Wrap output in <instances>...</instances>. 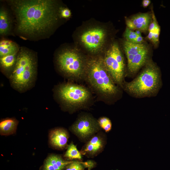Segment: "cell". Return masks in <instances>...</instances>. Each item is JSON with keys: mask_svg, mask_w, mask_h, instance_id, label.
Masks as SVG:
<instances>
[{"mask_svg": "<svg viewBox=\"0 0 170 170\" xmlns=\"http://www.w3.org/2000/svg\"><path fill=\"white\" fill-rule=\"evenodd\" d=\"M14 16L13 34L24 40L49 38L62 18L60 7L54 0L6 1Z\"/></svg>", "mask_w": 170, "mask_h": 170, "instance_id": "6da1fadb", "label": "cell"}, {"mask_svg": "<svg viewBox=\"0 0 170 170\" xmlns=\"http://www.w3.org/2000/svg\"><path fill=\"white\" fill-rule=\"evenodd\" d=\"M99 124L102 129L105 132H108L112 128V123L110 120L106 117H102L98 120Z\"/></svg>", "mask_w": 170, "mask_h": 170, "instance_id": "44dd1931", "label": "cell"}, {"mask_svg": "<svg viewBox=\"0 0 170 170\" xmlns=\"http://www.w3.org/2000/svg\"><path fill=\"white\" fill-rule=\"evenodd\" d=\"M72 162L65 161L60 156L55 155L49 156L45 161L52 165L56 170H62Z\"/></svg>", "mask_w": 170, "mask_h": 170, "instance_id": "ac0fdd59", "label": "cell"}, {"mask_svg": "<svg viewBox=\"0 0 170 170\" xmlns=\"http://www.w3.org/2000/svg\"><path fill=\"white\" fill-rule=\"evenodd\" d=\"M86 168L84 162L73 161L67 166L65 170H84Z\"/></svg>", "mask_w": 170, "mask_h": 170, "instance_id": "7402d4cb", "label": "cell"}, {"mask_svg": "<svg viewBox=\"0 0 170 170\" xmlns=\"http://www.w3.org/2000/svg\"><path fill=\"white\" fill-rule=\"evenodd\" d=\"M135 32L138 36H141V31L139 30H136Z\"/></svg>", "mask_w": 170, "mask_h": 170, "instance_id": "f1b7e54d", "label": "cell"}, {"mask_svg": "<svg viewBox=\"0 0 170 170\" xmlns=\"http://www.w3.org/2000/svg\"><path fill=\"white\" fill-rule=\"evenodd\" d=\"M20 48L16 42L12 40L2 39L0 42V57L18 52Z\"/></svg>", "mask_w": 170, "mask_h": 170, "instance_id": "9a60e30c", "label": "cell"}, {"mask_svg": "<svg viewBox=\"0 0 170 170\" xmlns=\"http://www.w3.org/2000/svg\"><path fill=\"white\" fill-rule=\"evenodd\" d=\"M18 53L1 57L0 63L1 67L5 70H9L13 67L14 68L16 62Z\"/></svg>", "mask_w": 170, "mask_h": 170, "instance_id": "d6986e66", "label": "cell"}, {"mask_svg": "<svg viewBox=\"0 0 170 170\" xmlns=\"http://www.w3.org/2000/svg\"><path fill=\"white\" fill-rule=\"evenodd\" d=\"M143 38L142 36H138L133 43H142L143 41Z\"/></svg>", "mask_w": 170, "mask_h": 170, "instance_id": "4316f807", "label": "cell"}, {"mask_svg": "<svg viewBox=\"0 0 170 170\" xmlns=\"http://www.w3.org/2000/svg\"><path fill=\"white\" fill-rule=\"evenodd\" d=\"M69 134L64 128H55L51 131L49 140L51 144L59 149H63L67 145Z\"/></svg>", "mask_w": 170, "mask_h": 170, "instance_id": "5bb4252c", "label": "cell"}, {"mask_svg": "<svg viewBox=\"0 0 170 170\" xmlns=\"http://www.w3.org/2000/svg\"><path fill=\"white\" fill-rule=\"evenodd\" d=\"M71 13L70 10L67 8L62 7L60 10V15L62 18L67 19L71 15Z\"/></svg>", "mask_w": 170, "mask_h": 170, "instance_id": "cb8c5ba5", "label": "cell"}, {"mask_svg": "<svg viewBox=\"0 0 170 170\" xmlns=\"http://www.w3.org/2000/svg\"><path fill=\"white\" fill-rule=\"evenodd\" d=\"M37 65L36 53L26 47H20L10 76L14 86L19 90L27 88L34 79Z\"/></svg>", "mask_w": 170, "mask_h": 170, "instance_id": "3957f363", "label": "cell"}, {"mask_svg": "<svg viewBox=\"0 0 170 170\" xmlns=\"http://www.w3.org/2000/svg\"><path fill=\"white\" fill-rule=\"evenodd\" d=\"M71 130L79 140L86 142L101 129L98 120L89 114L80 115L71 126Z\"/></svg>", "mask_w": 170, "mask_h": 170, "instance_id": "ba28073f", "label": "cell"}, {"mask_svg": "<svg viewBox=\"0 0 170 170\" xmlns=\"http://www.w3.org/2000/svg\"><path fill=\"white\" fill-rule=\"evenodd\" d=\"M56 60L59 70L67 76L77 80L85 77L87 60L77 50L62 48L56 54Z\"/></svg>", "mask_w": 170, "mask_h": 170, "instance_id": "277c9868", "label": "cell"}, {"mask_svg": "<svg viewBox=\"0 0 170 170\" xmlns=\"http://www.w3.org/2000/svg\"><path fill=\"white\" fill-rule=\"evenodd\" d=\"M17 122L13 119H7L0 123V133L3 135H8L14 132L16 128Z\"/></svg>", "mask_w": 170, "mask_h": 170, "instance_id": "e0dca14e", "label": "cell"}, {"mask_svg": "<svg viewBox=\"0 0 170 170\" xmlns=\"http://www.w3.org/2000/svg\"><path fill=\"white\" fill-rule=\"evenodd\" d=\"M151 1L150 0H144L142 2L143 6L144 8H146L150 4Z\"/></svg>", "mask_w": 170, "mask_h": 170, "instance_id": "83f0119b", "label": "cell"}, {"mask_svg": "<svg viewBox=\"0 0 170 170\" xmlns=\"http://www.w3.org/2000/svg\"><path fill=\"white\" fill-rule=\"evenodd\" d=\"M105 65L115 83L122 84L123 77L124 63L119 46L113 43L102 58Z\"/></svg>", "mask_w": 170, "mask_h": 170, "instance_id": "52a82bcc", "label": "cell"}, {"mask_svg": "<svg viewBox=\"0 0 170 170\" xmlns=\"http://www.w3.org/2000/svg\"><path fill=\"white\" fill-rule=\"evenodd\" d=\"M152 17V21L149 27L147 37L153 43L156 44L159 41L160 29L153 12Z\"/></svg>", "mask_w": 170, "mask_h": 170, "instance_id": "2e32d148", "label": "cell"}, {"mask_svg": "<svg viewBox=\"0 0 170 170\" xmlns=\"http://www.w3.org/2000/svg\"><path fill=\"white\" fill-rule=\"evenodd\" d=\"M151 15L148 13H142L135 15L126 19L127 27L132 30L146 31L150 25Z\"/></svg>", "mask_w": 170, "mask_h": 170, "instance_id": "7c38bea8", "label": "cell"}, {"mask_svg": "<svg viewBox=\"0 0 170 170\" xmlns=\"http://www.w3.org/2000/svg\"><path fill=\"white\" fill-rule=\"evenodd\" d=\"M9 10L3 6L0 8V35L5 36L13 34V19Z\"/></svg>", "mask_w": 170, "mask_h": 170, "instance_id": "4fadbf2b", "label": "cell"}, {"mask_svg": "<svg viewBox=\"0 0 170 170\" xmlns=\"http://www.w3.org/2000/svg\"><path fill=\"white\" fill-rule=\"evenodd\" d=\"M138 36L136 34L135 31L127 27L124 33V37L127 41L133 42Z\"/></svg>", "mask_w": 170, "mask_h": 170, "instance_id": "603a6c76", "label": "cell"}, {"mask_svg": "<svg viewBox=\"0 0 170 170\" xmlns=\"http://www.w3.org/2000/svg\"><path fill=\"white\" fill-rule=\"evenodd\" d=\"M160 80L158 68L153 63H150L136 78L127 83L125 88L128 92L135 96H146L158 89Z\"/></svg>", "mask_w": 170, "mask_h": 170, "instance_id": "5b68a950", "label": "cell"}, {"mask_svg": "<svg viewBox=\"0 0 170 170\" xmlns=\"http://www.w3.org/2000/svg\"><path fill=\"white\" fill-rule=\"evenodd\" d=\"M123 47L128 70L135 73L145 63L148 55V48L142 43H136L127 41L124 42Z\"/></svg>", "mask_w": 170, "mask_h": 170, "instance_id": "9c48e42d", "label": "cell"}, {"mask_svg": "<svg viewBox=\"0 0 170 170\" xmlns=\"http://www.w3.org/2000/svg\"><path fill=\"white\" fill-rule=\"evenodd\" d=\"M44 170H56L52 165L46 162L44 166Z\"/></svg>", "mask_w": 170, "mask_h": 170, "instance_id": "484cf974", "label": "cell"}, {"mask_svg": "<svg viewBox=\"0 0 170 170\" xmlns=\"http://www.w3.org/2000/svg\"><path fill=\"white\" fill-rule=\"evenodd\" d=\"M57 95L61 102L73 110L86 107L92 98L89 90L78 84L67 83L61 85L57 90Z\"/></svg>", "mask_w": 170, "mask_h": 170, "instance_id": "8992f818", "label": "cell"}, {"mask_svg": "<svg viewBox=\"0 0 170 170\" xmlns=\"http://www.w3.org/2000/svg\"><path fill=\"white\" fill-rule=\"evenodd\" d=\"M105 30L100 27L91 28L84 31L80 37L82 45L92 53L99 52L104 47L106 40Z\"/></svg>", "mask_w": 170, "mask_h": 170, "instance_id": "30bf717a", "label": "cell"}, {"mask_svg": "<svg viewBox=\"0 0 170 170\" xmlns=\"http://www.w3.org/2000/svg\"><path fill=\"white\" fill-rule=\"evenodd\" d=\"M85 77L92 88L102 98L110 97L118 92V88L102 58L94 57L87 60Z\"/></svg>", "mask_w": 170, "mask_h": 170, "instance_id": "7a4b0ae2", "label": "cell"}, {"mask_svg": "<svg viewBox=\"0 0 170 170\" xmlns=\"http://www.w3.org/2000/svg\"><path fill=\"white\" fill-rule=\"evenodd\" d=\"M106 144V138L105 134L99 132L86 142L80 152L82 155L93 158L103 150Z\"/></svg>", "mask_w": 170, "mask_h": 170, "instance_id": "8fae6325", "label": "cell"}, {"mask_svg": "<svg viewBox=\"0 0 170 170\" xmlns=\"http://www.w3.org/2000/svg\"><path fill=\"white\" fill-rule=\"evenodd\" d=\"M64 156L71 160L76 159L81 160L82 159V154L72 142L68 146Z\"/></svg>", "mask_w": 170, "mask_h": 170, "instance_id": "ffe728a7", "label": "cell"}, {"mask_svg": "<svg viewBox=\"0 0 170 170\" xmlns=\"http://www.w3.org/2000/svg\"><path fill=\"white\" fill-rule=\"evenodd\" d=\"M84 164L86 168H87L88 170H91L95 167L96 163L95 161L90 160L84 162Z\"/></svg>", "mask_w": 170, "mask_h": 170, "instance_id": "d4e9b609", "label": "cell"}]
</instances>
